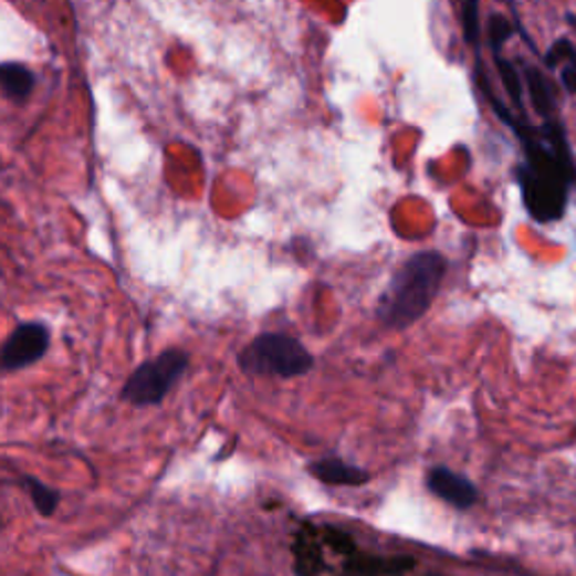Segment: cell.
<instances>
[{
  "label": "cell",
  "instance_id": "obj_7",
  "mask_svg": "<svg viewBox=\"0 0 576 576\" xmlns=\"http://www.w3.org/2000/svg\"><path fill=\"white\" fill-rule=\"evenodd\" d=\"M306 471L327 486H363L367 484L371 478L365 469L345 462L338 455H327V458H320L315 462H308Z\"/></svg>",
  "mask_w": 576,
  "mask_h": 576
},
{
  "label": "cell",
  "instance_id": "obj_13",
  "mask_svg": "<svg viewBox=\"0 0 576 576\" xmlns=\"http://www.w3.org/2000/svg\"><path fill=\"white\" fill-rule=\"evenodd\" d=\"M453 3H460L464 41L469 45L478 48V43H480V0H453Z\"/></svg>",
  "mask_w": 576,
  "mask_h": 576
},
{
  "label": "cell",
  "instance_id": "obj_12",
  "mask_svg": "<svg viewBox=\"0 0 576 576\" xmlns=\"http://www.w3.org/2000/svg\"><path fill=\"white\" fill-rule=\"evenodd\" d=\"M495 61V69L500 75V82L509 95V100L514 102V108L519 115H525V102H523V82L521 75L516 71V66L511 61H506L502 54H493Z\"/></svg>",
  "mask_w": 576,
  "mask_h": 576
},
{
  "label": "cell",
  "instance_id": "obj_11",
  "mask_svg": "<svg viewBox=\"0 0 576 576\" xmlns=\"http://www.w3.org/2000/svg\"><path fill=\"white\" fill-rule=\"evenodd\" d=\"M21 484L28 491L39 516H43V519L54 516V511L59 509V502H61V493L54 486L45 484L43 480L34 478V475H23Z\"/></svg>",
  "mask_w": 576,
  "mask_h": 576
},
{
  "label": "cell",
  "instance_id": "obj_1",
  "mask_svg": "<svg viewBox=\"0 0 576 576\" xmlns=\"http://www.w3.org/2000/svg\"><path fill=\"white\" fill-rule=\"evenodd\" d=\"M504 124L519 136L525 149V163L514 169V176L530 217L538 223L561 221L567 210L569 187L576 182V165H567L552 154L541 129L530 124L527 115L511 111Z\"/></svg>",
  "mask_w": 576,
  "mask_h": 576
},
{
  "label": "cell",
  "instance_id": "obj_10",
  "mask_svg": "<svg viewBox=\"0 0 576 576\" xmlns=\"http://www.w3.org/2000/svg\"><path fill=\"white\" fill-rule=\"evenodd\" d=\"M34 73L21 63H0V91L12 102H25L34 88Z\"/></svg>",
  "mask_w": 576,
  "mask_h": 576
},
{
  "label": "cell",
  "instance_id": "obj_9",
  "mask_svg": "<svg viewBox=\"0 0 576 576\" xmlns=\"http://www.w3.org/2000/svg\"><path fill=\"white\" fill-rule=\"evenodd\" d=\"M545 66L561 71V84L569 95H576V45L569 39H558L545 54Z\"/></svg>",
  "mask_w": 576,
  "mask_h": 576
},
{
  "label": "cell",
  "instance_id": "obj_6",
  "mask_svg": "<svg viewBox=\"0 0 576 576\" xmlns=\"http://www.w3.org/2000/svg\"><path fill=\"white\" fill-rule=\"evenodd\" d=\"M426 489L441 500L443 504L458 511H471L480 502L478 486L462 473L451 471L448 467H432L426 473Z\"/></svg>",
  "mask_w": 576,
  "mask_h": 576
},
{
  "label": "cell",
  "instance_id": "obj_5",
  "mask_svg": "<svg viewBox=\"0 0 576 576\" xmlns=\"http://www.w3.org/2000/svg\"><path fill=\"white\" fill-rule=\"evenodd\" d=\"M52 345V332L48 325L32 320L21 323L0 345V374H12L36 365Z\"/></svg>",
  "mask_w": 576,
  "mask_h": 576
},
{
  "label": "cell",
  "instance_id": "obj_15",
  "mask_svg": "<svg viewBox=\"0 0 576 576\" xmlns=\"http://www.w3.org/2000/svg\"><path fill=\"white\" fill-rule=\"evenodd\" d=\"M565 21L576 30V14H565Z\"/></svg>",
  "mask_w": 576,
  "mask_h": 576
},
{
  "label": "cell",
  "instance_id": "obj_3",
  "mask_svg": "<svg viewBox=\"0 0 576 576\" xmlns=\"http://www.w3.org/2000/svg\"><path fill=\"white\" fill-rule=\"evenodd\" d=\"M237 365L248 376L297 378L313 369L315 358L295 336L264 332L239 352Z\"/></svg>",
  "mask_w": 576,
  "mask_h": 576
},
{
  "label": "cell",
  "instance_id": "obj_2",
  "mask_svg": "<svg viewBox=\"0 0 576 576\" xmlns=\"http://www.w3.org/2000/svg\"><path fill=\"white\" fill-rule=\"evenodd\" d=\"M448 260L437 250H419L399 266L376 302L378 323L390 332H406L430 311L443 284Z\"/></svg>",
  "mask_w": 576,
  "mask_h": 576
},
{
  "label": "cell",
  "instance_id": "obj_8",
  "mask_svg": "<svg viewBox=\"0 0 576 576\" xmlns=\"http://www.w3.org/2000/svg\"><path fill=\"white\" fill-rule=\"evenodd\" d=\"M525 80H527V91H530V100H532V108L543 117V122L547 119H556V93L552 82L547 80V75L525 63Z\"/></svg>",
  "mask_w": 576,
  "mask_h": 576
},
{
  "label": "cell",
  "instance_id": "obj_14",
  "mask_svg": "<svg viewBox=\"0 0 576 576\" xmlns=\"http://www.w3.org/2000/svg\"><path fill=\"white\" fill-rule=\"evenodd\" d=\"M486 34H489V45H491L493 54H502L504 43L514 36V25H511V21L504 19L502 14H493V17H489Z\"/></svg>",
  "mask_w": 576,
  "mask_h": 576
},
{
  "label": "cell",
  "instance_id": "obj_4",
  "mask_svg": "<svg viewBox=\"0 0 576 576\" xmlns=\"http://www.w3.org/2000/svg\"><path fill=\"white\" fill-rule=\"evenodd\" d=\"M189 369V354L180 347H169L158 356L140 363L129 378L124 380L119 390V399L134 408H151L160 406L178 380Z\"/></svg>",
  "mask_w": 576,
  "mask_h": 576
}]
</instances>
